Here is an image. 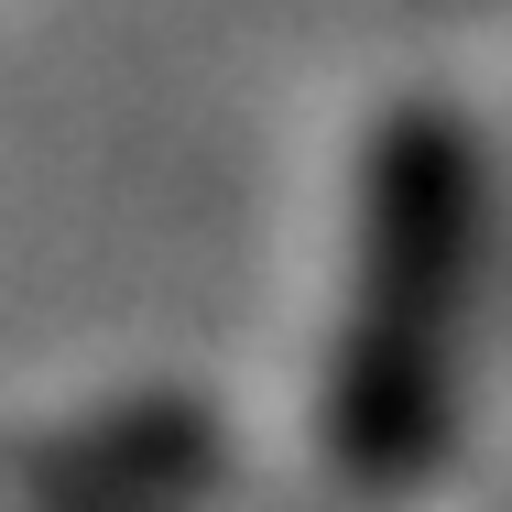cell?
<instances>
[{
    "label": "cell",
    "instance_id": "6da1fadb",
    "mask_svg": "<svg viewBox=\"0 0 512 512\" xmlns=\"http://www.w3.org/2000/svg\"><path fill=\"white\" fill-rule=\"evenodd\" d=\"M480 142L436 99L382 109L360 153V240H349V316L327 349V458L349 491H414L458 436V360L480 295Z\"/></svg>",
    "mask_w": 512,
    "mask_h": 512
}]
</instances>
